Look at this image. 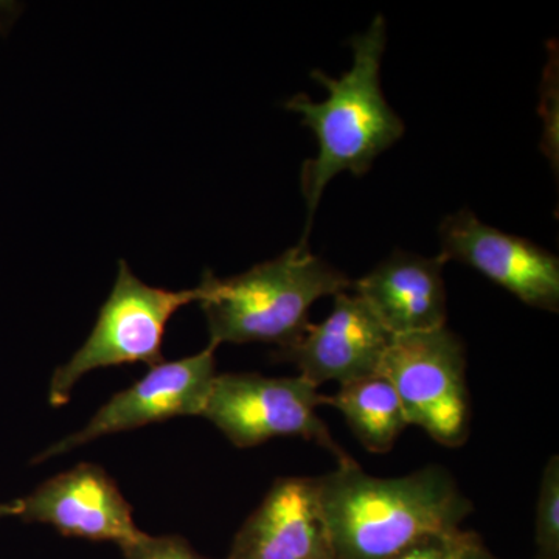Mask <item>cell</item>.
<instances>
[{"instance_id": "6da1fadb", "label": "cell", "mask_w": 559, "mask_h": 559, "mask_svg": "<svg viewBox=\"0 0 559 559\" xmlns=\"http://www.w3.org/2000/svg\"><path fill=\"white\" fill-rule=\"evenodd\" d=\"M318 481L337 559H390L426 536L460 530L474 510L443 466L374 477L349 460Z\"/></svg>"}, {"instance_id": "7a4b0ae2", "label": "cell", "mask_w": 559, "mask_h": 559, "mask_svg": "<svg viewBox=\"0 0 559 559\" xmlns=\"http://www.w3.org/2000/svg\"><path fill=\"white\" fill-rule=\"evenodd\" d=\"M388 44V28L382 16L370 27L353 36V64L340 79L312 70V80L329 92L326 100L312 102L297 94L285 108L299 114L301 124L310 128L318 140V154L305 162L300 173L301 194L307 202V226L299 245L308 237L326 186L340 173L364 176L374 159L404 135L406 127L381 87V62Z\"/></svg>"}, {"instance_id": "3957f363", "label": "cell", "mask_w": 559, "mask_h": 559, "mask_svg": "<svg viewBox=\"0 0 559 559\" xmlns=\"http://www.w3.org/2000/svg\"><path fill=\"white\" fill-rule=\"evenodd\" d=\"M349 286L344 272L297 245L234 277L205 271L198 304L207 320L210 344L261 342L282 348L299 340L316 301Z\"/></svg>"}, {"instance_id": "277c9868", "label": "cell", "mask_w": 559, "mask_h": 559, "mask_svg": "<svg viewBox=\"0 0 559 559\" xmlns=\"http://www.w3.org/2000/svg\"><path fill=\"white\" fill-rule=\"evenodd\" d=\"M200 297L198 286L170 290L146 285L135 277L127 261L120 260L116 282L90 337L51 377L50 406L68 404L76 382L91 371L123 364L154 367L164 362L162 345L168 322L176 311Z\"/></svg>"}, {"instance_id": "5b68a950", "label": "cell", "mask_w": 559, "mask_h": 559, "mask_svg": "<svg viewBox=\"0 0 559 559\" xmlns=\"http://www.w3.org/2000/svg\"><path fill=\"white\" fill-rule=\"evenodd\" d=\"M380 373L392 382L409 426H418L441 447L466 443L471 429L466 353L454 331L441 326L393 337Z\"/></svg>"}, {"instance_id": "8992f818", "label": "cell", "mask_w": 559, "mask_h": 559, "mask_svg": "<svg viewBox=\"0 0 559 559\" xmlns=\"http://www.w3.org/2000/svg\"><path fill=\"white\" fill-rule=\"evenodd\" d=\"M305 378H267L259 373L216 374L201 417L237 448L259 447L277 437H300L325 448L337 463L353 460L319 418L325 395Z\"/></svg>"}, {"instance_id": "52a82bcc", "label": "cell", "mask_w": 559, "mask_h": 559, "mask_svg": "<svg viewBox=\"0 0 559 559\" xmlns=\"http://www.w3.org/2000/svg\"><path fill=\"white\" fill-rule=\"evenodd\" d=\"M216 345L198 355L151 367L145 377L103 404L79 432L50 444L32 463L58 457L110 433L127 432L176 417L202 415L216 378Z\"/></svg>"}, {"instance_id": "ba28073f", "label": "cell", "mask_w": 559, "mask_h": 559, "mask_svg": "<svg viewBox=\"0 0 559 559\" xmlns=\"http://www.w3.org/2000/svg\"><path fill=\"white\" fill-rule=\"evenodd\" d=\"M439 231L447 263L473 267L528 307L559 310V260L549 250L481 223L469 209L447 216Z\"/></svg>"}, {"instance_id": "9c48e42d", "label": "cell", "mask_w": 559, "mask_h": 559, "mask_svg": "<svg viewBox=\"0 0 559 559\" xmlns=\"http://www.w3.org/2000/svg\"><path fill=\"white\" fill-rule=\"evenodd\" d=\"M392 340L369 305L344 290L334 296L329 318L308 323L299 340L272 356L294 364L316 388L330 381L344 385L380 373Z\"/></svg>"}, {"instance_id": "30bf717a", "label": "cell", "mask_w": 559, "mask_h": 559, "mask_svg": "<svg viewBox=\"0 0 559 559\" xmlns=\"http://www.w3.org/2000/svg\"><path fill=\"white\" fill-rule=\"evenodd\" d=\"M20 500V520L51 525L62 536L114 543L139 539L132 507L102 466L80 463L40 484Z\"/></svg>"}, {"instance_id": "8fae6325", "label": "cell", "mask_w": 559, "mask_h": 559, "mask_svg": "<svg viewBox=\"0 0 559 559\" xmlns=\"http://www.w3.org/2000/svg\"><path fill=\"white\" fill-rule=\"evenodd\" d=\"M226 559H337L318 477H283L238 530Z\"/></svg>"}, {"instance_id": "7c38bea8", "label": "cell", "mask_w": 559, "mask_h": 559, "mask_svg": "<svg viewBox=\"0 0 559 559\" xmlns=\"http://www.w3.org/2000/svg\"><path fill=\"white\" fill-rule=\"evenodd\" d=\"M441 255L396 250L374 270L352 282L360 297L392 337L447 326L448 305Z\"/></svg>"}, {"instance_id": "4fadbf2b", "label": "cell", "mask_w": 559, "mask_h": 559, "mask_svg": "<svg viewBox=\"0 0 559 559\" xmlns=\"http://www.w3.org/2000/svg\"><path fill=\"white\" fill-rule=\"evenodd\" d=\"M325 406L340 411L353 436L367 451L385 454L409 426L392 382L382 373L340 385L325 395Z\"/></svg>"}, {"instance_id": "5bb4252c", "label": "cell", "mask_w": 559, "mask_h": 559, "mask_svg": "<svg viewBox=\"0 0 559 559\" xmlns=\"http://www.w3.org/2000/svg\"><path fill=\"white\" fill-rule=\"evenodd\" d=\"M536 546L540 559L559 558V457L551 455L540 477L536 503Z\"/></svg>"}, {"instance_id": "9a60e30c", "label": "cell", "mask_w": 559, "mask_h": 559, "mask_svg": "<svg viewBox=\"0 0 559 559\" xmlns=\"http://www.w3.org/2000/svg\"><path fill=\"white\" fill-rule=\"evenodd\" d=\"M120 549L124 559H207L178 535L151 536L143 533L139 539L124 544Z\"/></svg>"}, {"instance_id": "2e32d148", "label": "cell", "mask_w": 559, "mask_h": 559, "mask_svg": "<svg viewBox=\"0 0 559 559\" xmlns=\"http://www.w3.org/2000/svg\"><path fill=\"white\" fill-rule=\"evenodd\" d=\"M471 533L455 530L426 536L390 559H457Z\"/></svg>"}, {"instance_id": "e0dca14e", "label": "cell", "mask_w": 559, "mask_h": 559, "mask_svg": "<svg viewBox=\"0 0 559 559\" xmlns=\"http://www.w3.org/2000/svg\"><path fill=\"white\" fill-rule=\"evenodd\" d=\"M457 559H498L495 555L489 554L487 547L484 546L479 536L471 533L465 547L460 551Z\"/></svg>"}, {"instance_id": "ac0fdd59", "label": "cell", "mask_w": 559, "mask_h": 559, "mask_svg": "<svg viewBox=\"0 0 559 559\" xmlns=\"http://www.w3.org/2000/svg\"><path fill=\"white\" fill-rule=\"evenodd\" d=\"M20 500H14V502L10 503H0V520L2 518H10V516H20Z\"/></svg>"}]
</instances>
